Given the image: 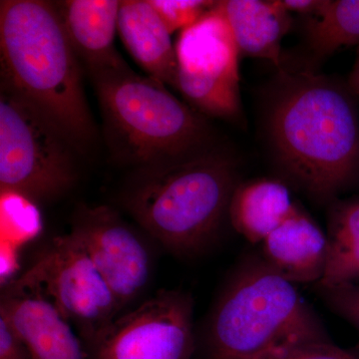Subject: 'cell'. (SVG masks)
I'll use <instances>...</instances> for the list:
<instances>
[{
    "mask_svg": "<svg viewBox=\"0 0 359 359\" xmlns=\"http://www.w3.org/2000/svg\"><path fill=\"white\" fill-rule=\"evenodd\" d=\"M264 128L276 167L318 203L334 202L359 173V119L340 85L323 75L278 70Z\"/></svg>",
    "mask_w": 359,
    "mask_h": 359,
    "instance_id": "cell-1",
    "label": "cell"
},
{
    "mask_svg": "<svg viewBox=\"0 0 359 359\" xmlns=\"http://www.w3.org/2000/svg\"><path fill=\"white\" fill-rule=\"evenodd\" d=\"M1 86L34 105L84 153L95 137L79 61L56 8L41 0L0 2Z\"/></svg>",
    "mask_w": 359,
    "mask_h": 359,
    "instance_id": "cell-2",
    "label": "cell"
},
{
    "mask_svg": "<svg viewBox=\"0 0 359 359\" xmlns=\"http://www.w3.org/2000/svg\"><path fill=\"white\" fill-rule=\"evenodd\" d=\"M328 340L325 325L294 283L263 257H252L224 285L197 337L196 354L200 359H266L290 347Z\"/></svg>",
    "mask_w": 359,
    "mask_h": 359,
    "instance_id": "cell-3",
    "label": "cell"
},
{
    "mask_svg": "<svg viewBox=\"0 0 359 359\" xmlns=\"http://www.w3.org/2000/svg\"><path fill=\"white\" fill-rule=\"evenodd\" d=\"M233 158L214 150L137 169L123 205L150 237L177 257H196L218 236L238 181Z\"/></svg>",
    "mask_w": 359,
    "mask_h": 359,
    "instance_id": "cell-4",
    "label": "cell"
},
{
    "mask_svg": "<svg viewBox=\"0 0 359 359\" xmlns=\"http://www.w3.org/2000/svg\"><path fill=\"white\" fill-rule=\"evenodd\" d=\"M89 74L111 150L125 164L141 169L216 150L212 127L202 113L159 80L137 74L126 62Z\"/></svg>",
    "mask_w": 359,
    "mask_h": 359,
    "instance_id": "cell-5",
    "label": "cell"
},
{
    "mask_svg": "<svg viewBox=\"0 0 359 359\" xmlns=\"http://www.w3.org/2000/svg\"><path fill=\"white\" fill-rule=\"evenodd\" d=\"M77 152L41 111L0 85L1 192L20 194L37 205L58 199L76 182Z\"/></svg>",
    "mask_w": 359,
    "mask_h": 359,
    "instance_id": "cell-6",
    "label": "cell"
},
{
    "mask_svg": "<svg viewBox=\"0 0 359 359\" xmlns=\"http://www.w3.org/2000/svg\"><path fill=\"white\" fill-rule=\"evenodd\" d=\"M2 287L43 294L75 327L82 344L123 311L83 245L70 231L52 238L29 269Z\"/></svg>",
    "mask_w": 359,
    "mask_h": 359,
    "instance_id": "cell-7",
    "label": "cell"
},
{
    "mask_svg": "<svg viewBox=\"0 0 359 359\" xmlns=\"http://www.w3.org/2000/svg\"><path fill=\"white\" fill-rule=\"evenodd\" d=\"M194 299L160 290L83 342L88 359H194Z\"/></svg>",
    "mask_w": 359,
    "mask_h": 359,
    "instance_id": "cell-8",
    "label": "cell"
},
{
    "mask_svg": "<svg viewBox=\"0 0 359 359\" xmlns=\"http://www.w3.org/2000/svg\"><path fill=\"white\" fill-rule=\"evenodd\" d=\"M177 89L202 114L241 117L238 52L218 1L180 33L176 46Z\"/></svg>",
    "mask_w": 359,
    "mask_h": 359,
    "instance_id": "cell-9",
    "label": "cell"
},
{
    "mask_svg": "<svg viewBox=\"0 0 359 359\" xmlns=\"http://www.w3.org/2000/svg\"><path fill=\"white\" fill-rule=\"evenodd\" d=\"M70 233L83 245L123 309L143 294L152 278V252L115 210L81 205Z\"/></svg>",
    "mask_w": 359,
    "mask_h": 359,
    "instance_id": "cell-10",
    "label": "cell"
},
{
    "mask_svg": "<svg viewBox=\"0 0 359 359\" xmlns=\"http://www.w3.org/2000/svg\"><path fill=\"white\" fill-rule=\"evenodd\" d=\"M0 316L22 339L33 359H88L70 323L39 292L2 287Z\"/></svg>",
    "mask_w": 359,
    "mask_h": 359,
    "instance_id": "cell-11",
    "label": "cell"
},
{
    "mask_svg": "<svg viewBox=\"0 0 359 359\" xmlns=\"http://www.w3.org/2000/svg\"><path fill=\"white\" fill-rule=\"evenodd\" d=\"M263 245V259L290 283L320 282L325 273L327 238L299 208Z\"/></svg>",
    "mask_w": 359,
    "mask_h": 359,
    "instance_id": "cell-12",
    "label": "cell"
},
{
    "mask_svg": "<svg viewBox=\"0 0 359 359\" xmlns=\"http://www.w3.org/2000/svg\"><path fill=\"white\" fill-rule=\"evenodd\" d=\"M120 2L66 0L55 4L68 39L89 72L125 62L114 47Z\"/></svg>",
    "mask_w": 359,
    "mask_h": 359,
    "instance_id": "cell-13",
    "label": "cell"
},
{
    "mask_svg": "<svg viewBox=\"0 0 359 359\" xmlns=\"http://www.w3.org/2000/svg\"><path fill=\"white\" fill-rule=\"evenodd\" d=\"M118 32L127 50L149 76L177 88L178 61L171 32L150 0L120 2Z\"/></svg>",
    "mask_w": 359,
    "mask_h": 359,
    "instance_id": "cell-14",
    "label": "cell"
},
{
    "mask_svg": "<svg viewBox=\"0 0 359 359\" xmlns=\"http://www.w3.org/2000/svg\"><path fill=\"white\" fill-rule=\"evenodd\" d=\"M219 8L228 21L240 55L264 59L282 70V41L292 14L282 0H224Z\"/></svg>",
    "mask_w": 359,
    "mask_h": 359,
    "instance_id": "cell-15",
    "label": "cell"
},
{
    "mask_svg": "<svg viewBox=\"0 0 359 359\" xmlns=\"http://www.w3.org/2000/svg\"><path fill=\"white\" fill-rule=\"evenodd\" d=\"M297 208L283 182L259 178L238 184L228 217L243 237L252 244H262Z\"/></svg>",
    "mask_w": 359,
    "mask_h": 359,
    "instance_id": "cell-16",
    "label": "cell"
},
{
    "mask_svg": "<svg viewBox=\"0 0 359 359\" xmlns=\"http://www.w3.org/2000/svg\"><path fill=\"white\" fill-rule=\"evenodd\" d=\"M327 238V266L316 285L353 283L359 278V198L332 203Z\"/></svg>",
    "mask_w": 359,
    "mask_h": 359,
    "instance_id": "cell-17",
    "label": "cell"
},
{
    "mask_svg": "<svg viewBox=\"0 0 359 359\" xmlns=\"http://www.w3.org/2000/svg\"><path fill=\"white\" fill-rule=\"evenodd\" d=\"M306 36L318 60L359 44V0H323L316 13L306 18Z\"/></svg>",
    "mask_w": 359,
    "mask_h": 359,
    "instance_id": "cell-18",
    "label": "cell"
},
{
    "mask_svg": "<svg viewBox=\"0 0 359 359\" xmlns=\"http://www.w3.org/2000/svg\"><path fill=\"white\" fill-rule=\"evenodd\" d=\"M1 247L20 252L22 245L39 237L42 221L37 204L25 196L1 192Z\"/></svg>",
    "mask_w": 359,
    "mask_h": 359,
    "instance_id": "cell-19",
    "label": "cell"
},
{
    "mask_svg": "<svg viewBox=\"0 0 359 359\" xmlns=\"http://www.w3.org/2000/svg\"><path fill=\"white\" fill-rule=\"evenodd\" d=\"M169 32L185 29L200 20L217 1L207 0H150Z\"/></svg>",
    "mask_w": 359,
    "mask_h": 359,
    "instance_id": "cell-20",
    "label": "cell"
},
{
    "mask_svg": "<svg viewBox=\"0 0 359 359\" xmlns=\"http://www.w3.org/2000/svg\"><path fill=\"white\" fill-rule=\"evenodd\" d=\"M328 308L359 330V287L353 283L323 287L316 285Z\"/></svg>",
    "mask_w": 359,
    "mask_h": 359,
    "instance_id": "cell-21",
    "label": "cell"
},
{
    "mask_svg": "<svg viewBox=\"0 0 359 359\" xmlns=\"http://www.w3.org/2000/svg\"><path fill=\"white\" fill-rule=\"evenodd\" d=\"M266 359H359V344L351 348L335 346L332 340L290 347Z\"/></svg>",
    "mask_w": 359,
    "mask_h": 359,
    "instance_id": "cell-22",
    "label": "cell"
},
{
    "mask_svg": "<svg viewBox=\"0 0 359 359\" xmlns=\"http://www.w3.org/2000/svg\"><path fill=\"white\" fill-rule=\"evenodd\" d=\"M0 359H33L29 349L0 316Z\"/></svg>",
    "mask_w": 359,
    "mask_h": 359,
    "instance_id": "cell-23",
    "label": "cell"
},
{
    "mask_svg": "<svg viewBox=\"0 0 359 359\" xmlns=\"http://www.w3.org/2000/svg\"><path fill=\"white\" fill-rule=\"evenodd\" d=\"M282 2L290 14H299L306 20L316 13L323 0H282Z\"/></svg>",
    "mask_w": 359,
    "mask_h": 359,
    "instance_id": "cell-24",
    "label": "cell"
},
{
    "mask_svg": "<svg viewBox=\"0 0 359 359\" xmlns=\"http://www.w3.org/2000/svg\"><path fill=\"white\" fill-rule=\"evenodd\" d=\"M348 83L351 91L359 96V49L358 59H356L355 65H354L351 76H349Z\"/></svg>",
    "mask_w": 359,
    "mask_h": 359,
    "instance_id": "cell-25",
    "label": "cell"
}]
</instances>
